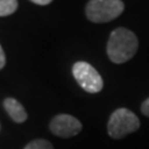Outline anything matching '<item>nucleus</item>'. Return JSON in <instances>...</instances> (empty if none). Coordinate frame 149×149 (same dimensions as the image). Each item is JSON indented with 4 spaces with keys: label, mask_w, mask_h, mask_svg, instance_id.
Listing matches in <instances>:
<instances>
[{
    "label": "nucleus",
    "mask_w": 149,
    "mask_h": 149,
    "mask_svg": "<svg viewBox=\"0 0 149 149\" xmlns=\"http://www.w3.org/2000/svg\"><path fill=\"white\" fill-rule=\"evenodd\" d=\"M138 37L125 27L112 31L107 44V55L112 62L124 63L134 57L138 51Z\"/></svg>",
    "instance_id": "1"
},
{
    "label": "nucleus",
    "mask_w": 149,
    "mask_h": 149,
    "mask_svg": "<svg viewBox=\"0 0 149 149\" xmlns=\"http://www.w3.org/2000/svg\"><path fill=\"white\" fill-rule=\"evenodd\" d=\"M141 127L139 118L128 108H118L111 114L107 124V132L113 139H122L134 133Z\"/></svg>",
    "instance_id": "2"
},
{
    "label": "nucleus",
    "mask_w": 149,
    "mask_h": 149,
    "mask_svg": "<svg viewBox=\"0 0 149 149\" xmlns=\"http://www.w3.org/2000/svg\"><path fill=\"white\" fill-rule=\"evenodd\" d=\"M123 10L122 0H90L86 5V16L92 22L102 24L117 19Z\"/></svg>",
    "instance_id": "3"
},
{
    "label": "nucleus",
    "mask_w": 149,
    "mask_h": 149,
    "mask_svg": "<svg viewBox=\"0 0 149 149\" xmlns=\"http://www.w3.org/2000/svg\"><path fill=\"white\" fill-rule=\"evenodd\" d=\"M74 80L88 93H98L103 88V80L97 70L88 62L78 61L72 66Z\"/></svg>",
    "instance_id": "4"
},
{
    "label": "nucleus",
    "mask_w": 149,
    "mask_h": 149,
    "mask_svg": "<svg viewBox=\"0 0 149 149\" xmlns=\"http://www.w3.org/2000/svg\"><path fill=\"white\" fill-rule=\"evenodd\" d=\"M50 130L60 138H71L82 130V123L71 114H57L51 119Z\"/></svg>",
    "instance_id": "5"
},
{
    "label": "nucleus",
    "mask_w": 149,
    "mask_h": 149,
    "mask_svg": "<svg viewBox=\"0 0 149 149\" xmlns=\"http://www.w3.org/2000/svg\"><path fill=\"white\" fill-rule=\"evenodd\" d=\"M4 108H5L6 113L10 116V118L16 123H22L27 119V113L20 102L15 98L8 97L4 100Z\"/></svg>",
    "instance_id": "6"
},
{
    "label": "nucleus",
    "mask_w": 149,
    "mask_h": 149,
    "mask_svg": "<svg viewBox=\"0 0 149 149\" xmlns=\"http://www.w3.org/2000/svg\"><path fill=\"white\" fill-rule=\"evenodd\" d=\"M17 9V0H0V16H9Z\"/></svg>",
    "instance_id": "7"
},
{
    "label": "nucleus",
    "mask_w": 149,
    "mask_h": 149,
    "mask_svg": "<svg viewBox=\"0 0 149 149\" xmlns=\"http://www.w3.org/2000/svg\"><path fill=\"white\" fill-rule=\"evenodd\" d=\"M24 149H54L52 144L46 139H35L26 144Z\"/></svg>",
    "instance_id": "8"
},
{
    "label": "nucleus",
    "mask_w": 149,
    "mask_h": 149,
    "mask_svg": "<svg viewBox=\"0 0 149 149\" xmlns=\"http://www.w3.org/2000/svg\"><path fill=\"white\" fill-rule=\"evenodd\" d=\"M141 111L144 116L149 117V98H147L146 101L142 103V107H141Z\"/></svg>",
    "instance_id": "9"
},
{
    "label": "nucleus",
    "mask_w": 149,
    "mask_h": 149,
    "mask_svg": "<svg viewBox=\"0 0 149 149\" xmlns=\"http://www.w3.org/2000/svg\"><path fill=\"white\" fill-rule=\"evenodd\" d=\"M5 62H6V57H5V52L0 45V70H1L4 66H5Z\"/></svg>",
    "instance_id": "10"
},
{
    "label": "nucleus",
    "mask_w": 149,
    "mask_h": 149,
    "mask_svg": "<svg viewBox=\"0 0 149 149\" xmlns=\"http://www.w3.org/2000/svg\"><path fill=\"white\" fill-rule=\"evenodd\" d=\"M31 1L37 4V5H49L52 0H31Z\"/></svg>",
    "instance_id": "11"
}]
</instances>
